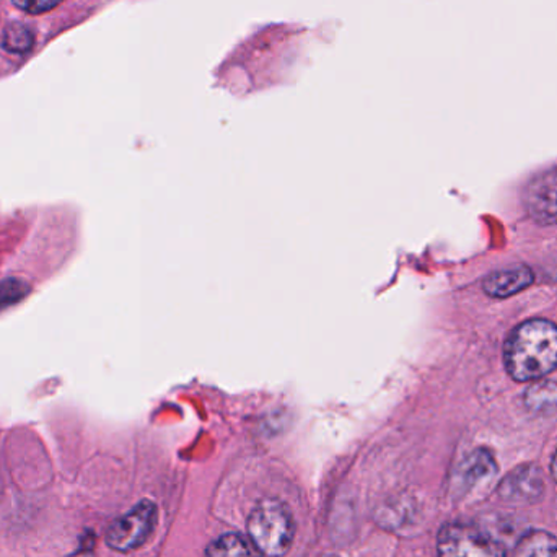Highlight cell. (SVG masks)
<instances>
[{
	"label": "cell",
	"mask_w": 557,
	"mask_h": 557,
	"mask_svg": "<svg viewBox=\"0 0 557 557\" xmlns=\"http://www.w3.org/2000/svg\"><path fill=\"white\" fill-rule=\"evenodd\" d=\"M438 557H506L500 543L470 523H448L437 536Z\"/></svg>",
	"instance_id": "obj_4"
},
{
	"label": "cell",
	"mask_w": 557,
	"mask_h": 557,
	"mask_svg": "<svg viewBox=\"0 0 557 557\" xmlns=\"http://www.w3.org/2000/svg\"><path fill=\"white\" fill-rule=\"evenodd\" d=\"M159 520V509L152 500H140L133 510L114 520L107 530V545L117 553L140 548L152 535Z\"/></svg>",
	"instance_id": "obj_3"
},
{
	"label": "cell",
	"mask_w": 557,
	"mask_h": 557,
	"mask_svg": "<svg viewBox=\"0 0 557 557\" xmlns=\"http://www.w3.org/2000/svg\"><path fill=\"white\" fill-rule=\"evenodd\" d=\"M62 0H13L18 9L25 10L28 13H42L48 10L54 9Z\"/></svg>",
	"instance_id": "obj_14"
},
{
	"label": "cell",
	"mask_w": 557,
	"mask_h": 557,
	"mask_svg": "<svg viewBox=\"0 0 557 557\" xmlns=\"http://www.w3.org/2000/svg\"><path fill=\"white\" fill-rule=\"evenodd\" d=\"M248 536L255 548L267 557H282L290 552L295 522L290 510L277 499H264L248 517Z\"/></svg>",
	"instance_id": "obj_2"
},
{
	"label": "cell",
	"mask_w": 557,
	"mask_h": 557,
	"mask_svg": "<svg viewBox=\"0 0 557 557\" xmlns=\"http://www.w3.org/2000/svg\"><path fill=\"white\" fill-rule=\"evenodd\" d=\"M497 474V463L494 455L486 448L471 451L455 471V486L458 494L470 493L480 484L487 483Z\"/></svg>",
	"instance_id": "obj_7"
},
{
	"label": "cell",
	"mask_w": 557,
	"mask_h": 557,
	"mask_svg": "<svg viewBox=\"0 0 557 557\" xmlns=\"http://www.w3.org/2000/svg\"><path fill=\"white\" fill-rule=\"evenodd\" d=\"M512 557H557V539L553 533L533 530L519 540Z\"/></svg>",
	"instance_id": "obj_9"
},
{
	"label": "cell",
	"mask_w": 557,
	"mask_h": 557,
	"mask_svg": "<svg viewBox=\"0 0 557 557\" xmlns=\"http://www.w3.org/2000/svg\"><path fill=\"white\" fill-rule=\"evenodd\" d=\"M552 476H553V480H555L557 483V451L555 454V457H553V461H552Z\"/></svg>",
	"instance_id": "obj_15"
},
{
	"label": "cell",
	"mask_w": 557,
	"mask_h": 557,
	"mask_svg": "<svg viewBox=\"0 0 557 557\" xmlns=\"http://www.w3.org/2000/svg\"><path fill=\"white\" fill-rule=\"evenodd\" d=\"M545 473L539 465H522L510 471L497 487L504 503L512 506H532L545 496Z\"/></svg>",
	"instance_id": "obj_5"
},
{
	"label": "cell",
	"mask_w": 557,
	"mask_h": 557,
	"mask_svg": "<svg viewBox=\"0 0 557 557\" xmlns=\"http://www.w3.org/2000/svg\"><path fill=\"white\" fill-rule=\"evenodd\" d=\"M535 276L527 267H513L510 270H500L490 274L483 282L484 292L490 297L507 298L525 290L533 284Z\"/></svg>",
	"instance_id": "obj_8"
},
{
	"label": "cell",
	"mask_w": 557,
	"mask_h": 557,
	"mask_svg": "<svg viewBox=\"0 0 557 557\" xmlns=\"http://www.w3.org/2000/svg\"><path fill=\"white\" fill-rule=\"evenodd\" d=\"M525 206L540 225L557 224V170L542 173L527 186Z\"/></svg>",
	"instance_id": "obj_6"
},
{
	"label": "cell",
	"mask_w": 557,
	"mask_h": 557,
	"mask_svg": "<svg viewBox=\"0 0 557 557\" xmlns=\"http://www.w3.org/2000/svg\"><path fill=\"white\" fill-rule=\"evenodd\" d=\"M331 557H336V556H331Z\"/></svg>",
	"instance_id": "obj_16"
},
{
	"label": "cell",
	"mask_w": 557,
	"mask_h": 557,
	"mask_svg": "<svg viewBox=\"0 0 557 557\" xmlns=\"http://www.w3.org/2000/svg\"><path fill=\"white\" fill-rule=\"evenodd\" d=\"M255 546L237 533L219 536L206 549V557H261Z\"/></svg>",
	"instance_id": "obj_10"
},
{
	"label": "cell",
	"mask_w": 557,
	"mask_h": 557,
	"mask_svg": "<svg viewBox=\"0 0 557 557\" xmlns=\"http://www.w3.org/2000/svg\"><path fill=\"white\" fill-rule=\"evenodd\" d=\"M509 375L516 382H535L557 369V326L553 321H525L510 334L504 350Z\"/></svg>",
	"instance_id": "obj_1"
},
{
	"label": "cell",
	"mask_w": 557,
	"mask_h": 557,
	"mask_svg": "<svg viewBox=\"0 0 557 557\" xmlns=\"http://www.w3.org/2000/svg\"><path fill=\"white\" fill-rule=\"evenodd\" d=\"M29 284L20 277H9L0 281V308L18 304L28 295Z\"/></svg>",
	"instance_id": "obj_13"
},
{
	"label": "cell",
	"mask_w": 557,
	"mask_h": 557,
	"mask_svg": "<svg viewBox=\"0 0 557 557\" xmlns=\"http://www.w3.org/2000/svg\"><path fill=\"white\" fill-rule=\"evenodd\" d=\"M527 408L535 414H552L557 409V383L539 382L525 392Z\"/></svg>",
	"instance_id": "obj_11"
},
{
	"label": "cell",
	"mask_w": 557,
	"mask_h": 557,
	"mask_svg": "<svg viewBox=\"0 0 557 557\" xmlns=\"http://www.w3.org/2000/svg\"><path fill=\"white\" fill-rule=\"evenodd\" d=\"M35 45V35L32 29L22 23H12L3 32V48L15 54H25Z\"/></svg>",
	"instance_id": "obj_12"
}]
</instances>
